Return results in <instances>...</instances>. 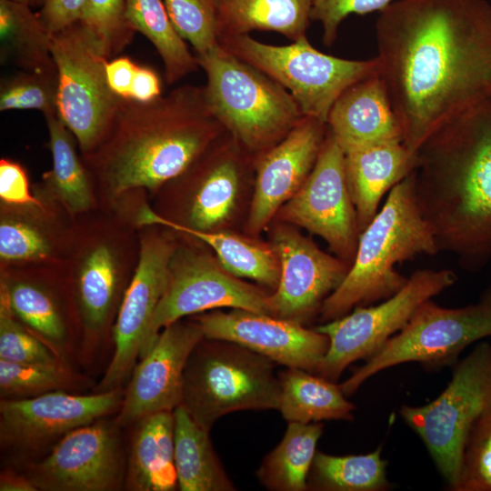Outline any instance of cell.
<instances>
[{
	"label": "cell",
	"mask_w": 491,
	"mask_h": 491,
	"mask_svg": "<svg viewBox=\"0 0 491 491\" xmlns=\"http://www.w3.org/2000/svg\"><path fill=\"white\" fill-rule=\"evenodd\" d=\"M488 336L491 287L478 302L463 307L446 308L429 299L400 331L339 386L349 396L367 379L397 365L416 362L433 369L453 365L466 346Z\"/></svg>",
	"instance_id": "cell-9"
},
{
	"label": "cell",
	"mask_w": 491,
	"mask_h": 491,
	"mask_svg": "<svg viewBox=\"0 0 491 491\" xmlns=\"http://www.w3.org/2000/svg\"><path fill=\"white\" fill-rule=\"evenodd\" d=\"M273 243L281 274L276 291L268 296L272 316L303 324L319 313L350 266L286 227L276 230Z\"/></svg>",
	"instance_id": "cell-19"
},
{
	"label": "cell",
	"mask_w": 491,
	"mask_h": 491,
	"mask_svg": "<svg viewBox=\"0 0 491 491\" xmlns=\"http://www.w3.org/2000/svg\"><path fill=\"white\" fill-rule=\"evenodd\" d=\"M161 95L162 82L158 74L151 67L138 65L129 99L148 102Z\"/></svg>",
	"instance_id": "cell-47"
},
{
	"label": "cell",
	"mask_w": 491,
	"mask_h": 491,
	"mask_svg": "<svg viewBox=\"0 0 491 491\" xmlns=\"http://www.w3.org/2000/svg\"><path fill=\"white\" fill-rule=\"evenodd\" d=\"M439 252L415 194L414 172L396 185L371 222L360 233L353 263L319 311L324 323L357 306L383 301L407 282L396 265Z\"/></svg>",
	"instance_id": "cell-4"
},
{
	"label": "cell",
	"mask_w": 491,
	"mask_h": 491,
	"mask_svg": "<svg viewBox=\"0 0 491 491\" xmlns=\"http://www.w3.org/2000/svg\"><path fill=\"white\" fill-rule=\"evenodd\" d=\"M314 0H216L218 39L252 31L280 34L292 42L306 37Z\"/></svg>",
	"instance_id": "cell-24"
},
{
	"label": "cell",
	"mask_w": 491,
	"mask_h": 491,
	"mask_svg": "<svg viewBox=\"0 0 491 491\" xmlns=\"http://www.w3.org/2000/svg\"><path fill=\"white\" fill-rule=\"evenodd\" d=\"M141 225L158 224L195 236L216 254L221 266L235 277L255 280L276 288L281 274L276 253L226 233H212L166 220L147 207L138 215Z\"/></svg>",
	"instance_id": "cell-27"
},
{
	"label": "cell",
	"mask_w": 491,
	"mask_h": 491,
	"mask_svg": "<svg viewBox=\"0 0 491 491\" xmlns=\"http://www.w3.org/2000/svg\"><path fill=\"white\" fill-rule=\"evenodd\" d=\"M268 296L207 258L184 257L173 268L170 266L168 285L151 321L142 356L152 347L162 328L188 315L231 307L272 316Z\"/></svg>",
	"instance_id": "cell-14"
},
{
	"label": "cell",
	"mask_w": 491,
	"mask_h": 491,
	"mask_svg": "<svg viewBox=\"0 0 491 491\" xmlns=\"http://www.w3.org/2000/svg\"><path fill=\"white\" fill-rule=\"evenodd\" d=\"M85 5V0H46L36 13L53 35L80 21Z\"/></svg>",
	"instance_id": "cell-45"
},
{
	"label": "cell",
	"mask_w": 491,
	"mask_h": 491,
	"mask_svg": "<svg viewBox=\"0 0 491 491\" xmlns=\"http://www.w3.org/2000/svg\"><path fill=\"white\" fill-rule=\"evenodd\" d=\"M30 477L38 489L108 491L122 479V458L116 429L101 419L75 428L33 466Z\"/></svg>",
	"instance_id": "cell-17"
},
{
	"label": "cell",
	"mask_w": 491,
	"mask_h": 491,
	"mask_svg": "<svg viewBox=\"0 0 491 491\" xmlns=\"http://www.w3.org/2000/svg\"><path fill=\"white\" fill-rule=\"evenodd\" d=\"M415 194L439 251L463 269L491 259V98L434 132L416 151Z\"/></svg>",
	"instance_id": "cell-2"
},
{
	"label": "cell",
	"mask_w": 491,
	"mask_h": 491,
	"mask_svg": "<svg viewBox=\"0 0 491 491\" xmlns=\"http://www.w3.org/2000/svg\"><path fill=\"white\" fill-rule=\"evenodd\" d=\"M125 18L157 51L165 80L173 85L199 67L195 55L174 26L163 0H126Z\"/></svg>",
	"instance_id": "cell-30"
},
{
	"label": "cell",
	"mask_w": 491,
	"mask_h": 491,
	"mask_svg": "<svg viewBox=\"0 0 491 491\" xmlns=\"http://www.w3.org/2000/svg\"><path fill=\"white\" fill-rule=\"evenodd\" d=\"M116 269L108 247L101 246L85 258L77 283V297L85 329L97 335L107 321L116 292Z\"/></svg>",
	"instance_id": "cell-34"
},
{
	"label": "cell",
	"mask_w": 491,
	"mask_h": 491,
	"mask_svg": "<svg viewBox=\"0 0 491 491\" xmlns=\"http://www.w3.org/2000/svg\"><path fill=\"white\" fill-rule=\"evenodd\" d=\"M57 71L18 72L0 83V110H37L45 117L58 114Z\"/></svg>",
	"instance_id": "cell-36"
},
{
	"label": "cell",
	"mask_w": 491,
	"mask_h": 491,
	"mask_svg": "<svg viewBox=\"0 0 491 491\" xmlns=\"http://www.w3.org/2000/svg\"><path fill=\"white\" fill-rule=\"evenodd\" d=\"M278 409L287 423H316L326 420H354L356 406L336 382L296 367L278 374Z\"/></svg>",
	"instance_id": "cell-25"
},
{
	"label": "cell",
	"mask_w": 491,
	"mask_h": 491,
	"mask_svg": "<svg viewBox=\"0 0 491 491\" xmlns=\"http://www.w3.org/2000/svg\"><path fill=\"white\" fill-rule=\"evenodd\" d=\"M138 65L127 56H117L106 64V77L111 89L120 97L129 99Z\"/></svg>",
	"instance_id": "cell-46"
},
{
	"label": "cell",
	"mask_w": 491,
	"mask_h": 491,
	"mask_svg": "<svg viewBox=\"0 0 491 491\" xmlns=\"http://www.w3.org/2000/svg\"><path fill=\"white\" fill-rule=\"evenodd\" d=\"M326 125L344 152L375 143L403 141L400 125L378 73L345 90L333 105Z\"/></svg>",
	"instance_id": "cell-21"
},
{
	"label": "cell",
	"mask_w": 491,
	"mask_h": 491,
	"mask_svg": "<svg viewBox=\"0 0 491 491\" xmlns=\"http://www.w3.org/2000/svg\"><path fill=\"white\" fill-rule=\"evenodd\" d=\"M45 118L53 168L45 175L63 203L74 213L87 210L92 195L85 170L79 160L72 137L58 114Z\"/></svg>",
	"instance_id": "cell-33"
},
{
	"label": "cell",
	"mask_w": 491,
	"mask_h": 491,
	"mask_svg": "<svg viewBox=\"0 0 491 491\" xmlns=\"http://www.w3.org/2000/svg\"><path fill=\"white\" fill-rule=\"evenodd\" d=\"M326 123L304 116L276 145L256 163L255 194L248 229L258 233L312 171L326 137Z\"/></svg>",
	"instance_id": "cell-20"
},
{
	"label": "cell",
	"mask_w": 491,
	"mask_h": 491,
	"mask_svg": "<svg viewBox=\"0 0 491 491\" xmlns=\"http://www.w3.org/2000/svg\"><path fill=\"white\" fill-rule=\"evenodd\" d=\"M0 197L9 204L41 205L30 194L25 169L18 163L5 158L0 161Z\"/></svg>",
	"instance_id": "cell-44"
},
{
	"label": "cell",
	"mask_w": 491,
	"mask_h": 491,
	"mask_svg": "<svg viewBox=\"0 0 491 491\" xmlns=\"http://www.w3.org/2000/svg\"><path fill=\"white\" fill-rule=\"evenodd\" d=\"M67 379L63 366L19 364L0 359L2 399H22L59 390Z\"/></svg>",
	"instance_id": "cell-40"
},
{
	"label": "cell",
	"mask_w": 491,
	"mask_h": 491,
	"mask_svg": "<svg viewBox=\"0 0 491 491\" xmlns=\"http://www.w3.org/2000/svg\"><path fill=\"white\" fill-rule=\"evenodd\" d=\"M205 338L226 340L260 354L277 365L317 374L328 337L301 323L271 315L232 308L196 317Z\"/></svg>",
	"instance_id": "cell-15"
},
{
	"label": "cell",
	"mask_w": 491,
	"mask_h": 491,
	"mask_svg": "<svg viewBox=\"0 0 491 491\" xmlns=\"http://www.w3.org/2000/svg\"><path fill=\"white\" fill-rule=\"evenodd\" d=\"M175 464L180 491H235L209 431L179 405L175 410Z\"/></svg>",
	"instance_id": "cell-26"
},
{
	"label": "cell",
	"mask_w": 491,
	"mask_h": 491,
	"mask_svg": "<svg viewBox=\"0 0 491 491\" xmlns=\"http://www.w3.org/2000/svg\"><path fill=\"white\" fill-rule=\"evenodd\" d=\"M381 446L365 455L334 456L316 451L307 477V490L384 491L390 484Z\"/></svg>",
	"instance_id": "cell-32"
},
{
	"label": "cell",
	"mask_w": 491,
	"mask_h": 491,
	"mask_svg": "<svg viewBox=\"0 0 491 491\" xmlns=\"http://www.w3.org/2000/svg\"><path fill=\"white\" fill-rule=\"evenodd\" d=\"M417 161V153L401 140L366 145L345 152L346 181L360 233L377 214L384 195L412 174Z\"/></svg>",
	"instance_id": "cell-22"
},
{
	"label": "cell",
	"mask_w": 491,
	"mask_h": 491,
	"mask_svg": "<svg viewBox=\"0 0 491 491\" xmlns=\"http://www.w3.org/2000/svg\"><path fill=\"white\" fill-rule=\"evenodd\" d=\"M195 56L212 113L239 146L256 154V163L304 117L283 85L219 44Z\"/></svg>",
	"instance_id": "cell-5"
},
{
	"label": "cell",
	"mask_w": 491,
	"mask_h": 491,
	"mask_svg": "<svg viewBox=\"0 0 491 491\" xmlns=\"http://www.w3.org/2000/svg\"><path fill=\"white\" fill-rule=\"evenodd\" d=\"M1 491H36L35 482L25 476L12 471H4L0 476Z\"/></svg>",
	"instance_id": "cell-48"
},
{
	"label": "cell",
	"mask_w": 491,
	"mask_h": 491,
	"mask_svg": "<svg viewBox=\"0 0 491 491\" xmlns=\"http://www.w3.org/2000/svg\"><path fill=\"white\" fill-rule=\"evenodd\" d=\"M203 338L196 322L178 320L159 333L132 371L116 426L135 424L145 416L174 411L181 405L184 370L192 350Z\"/></svg>",
	"instance_id": "cell-18"
},
{
	"label": "cell",
	"mask_w": 491,
	"mask_h": 491,
	"mask_svg": "<svg viewBox=\"0 0 491 491\" xmlns=\"http://www.w3.org/2000/svg\"><path fill=\"white\" fill-rule=\"evenodd\" d=\"M126 467V486L135 491L178 487L175 464V415L162 411L135 423Z\"/></svg>",
	"instance_id": "cell-23"
},
{
	"label": "cell",
	"mask_w": 491,
	"mask_h": 491,
	"mask_svg": "<svg viewBox=\"0 0 491 491\" xmlns=\"http://www.w3.org/2000/svg\"><path fill=\"white\" fill-rule=\"evenodd\" d=\"M0 359L29 365L63 366L59 356L17 321L8 298L5 282L0 289Z\"/></svg>",
	"instance_id": "cell-37"
},
{
	"label": "cell",
	"mask_w": 491,
	"mask_h": 491,
	"mask_svg": "<svg viewBox=\"0 0 491 491\" xmlns=\"http://www.w3.org/2000/svg\"><path fill=\"white\" fill-rule=\"evenodd\" d=\"M120 388L93 395L61 390L0 402L1 442L17 448H34L64 436L120 409Z\"/></svg>",
	"instance_id": "cell-16"
},
{
	"label": "cell",
	"mask_w": 491,
	"mask_h": 491,
	"mask_svg": "<svg viewBox=\"0 0 491 491\" xmlns=\"http://www.w3.org/2000/svg\"><path fill=\"white\" fill-rule=\"evenodd\" d=\"M45 238L32 226L15 221L0 225V256L4 260L37 259L47 256Z\"/></svg>",
	"instance_id": "cell-43"
},
{
	"label": "cell",
	"mask_w": 491,
	"mask_h": 491,
	"mask_svg": "<svg viewBox=\"0 0 491 491\" xmlns=\"http://www.w3.org/2000/svg\"><path fill=\"white\" fill-rule=\"evenodd\" d=\"M22 4H25L32 8L42 7L46 0H14Z\"/></svg>",
	"instance_id": "cell-49"
},
{
	"label": "cell",
	"mask_w": 491,
	"mask_h": 491,
	"mask_svg": "<svg viewBox=\"0 0 491 491\" xmlns=\"http://www.w3.org/2000/svg\"><path fill=\"white\" fill-rule=\"evenodd\" d=\"M396 0H314L311 20L322 26L323 43L332 45L342 22L350 15L379 13Z\"/></svg>",
	"instance_id": "cell-42"
},
{
	"label": "cell",
	"mask_w": 491,
	"mask_h": 491,
	"mask_svg": "<svg viewBox=\"0 0 491 491\" xmlns=\"http://www.w3.org/2000/svg\"><path fill=\"white\" fill-rule=\"evenodd\" d=\"M225 133L204 85L187 84L148 102L122 98L107 131L85 155L120 195L181 175Z\"/></svg>",
	"instance_id": "cell-3"
},
{
	"label": "cell",
	"mask_w": 491,
	"mask_h": 491,
	"mask_svg": "<svg viewBox=\"0 0 491 491\" xmlns=\"http://www.w3.org/2000/svg\"><path fill=\"white\" fill-rule=\"evenodd\" d=\"M324 425L288 423L280 443L256 472L259 483L271 491H306L307 477Z\"/></svg>",
	"instance_id": "cell-29"
},
{
	"label": "cell",
	"mask_w": 491,
	"mask_h": 491,
	"mask_svg": "<svg viewBox=\"0 0 491 491\" xmlns=\"http://www.w3.org/2000/svg\"><path fill=\"white\" fill-rule=\"evenodd\" d=\"M126 0H85L81 21L95 35L106 56L120 54L135 31L125 18Z\"/></svg>",
	"instance_id": "cell-39"
},
{
	"label": "cell",
	"mask_w": 491,
	"mask_h": 491,
	"mask_svg": "<svg viewBox=\"0 0 491 491\" xmlns=\"http://www.w3.org/2000/svg\"><path fill=\"white\" fill-rule=\"evenodd\" d=\"M51 34L32 7L0 0V61L19 70L54 72Z\"/></svg>",
	"instance_id": "cell-28"
},
{
	"label": "cell",
	"mask_w": 491,
	"mask_h": 491,
	"mask_svg": "<svg viewBox=\"0 0 491 491\" xmlns=\"http://www.w3.org/2000/svg\"><path fill=\"white\" fill-rule=\"evenodd\" d=\"M375 28L378 74L411 151L491 98L487 0H396Z\"/></svg>",
	"instance_id": "cell-1"
},
{
	"label": "cell",
	"mask_w": 491,
	"mask_h": 491,
	"mask_svg": "<svg viewBox=\"0 0 491 491\" xmlns=\"http://www.w3.org/2000/svg\"><path fill=\"white\" fill-rule=\"evenodd\" d=\"M218 44L283 85L304 116L325 123L343 92L379 68L376 56L366 60L336 57L315 48L307 37L276 45L240 35L220 37Z\"/></svg>",
	"instance_id": "cell-7"
},
{
	"label": "cell",
	"mask_w": 491,
	"mask_h": 491,
	"mask_svg": "<svg viewBox=\"0 0 491 491\" xmlns=\"http://www.w3.org/2000/svg\"><path fill=\"white\" fill-rule=\"evenodd\" d=\"M453 491H491V412L476 422L467 436Z\"/></svg>",
	"instance_id": "cell-41"
},
{
	"label": "cell",
	"mask_w": 491,
	"mask_h": 491,
	"mask_svg": "<svg viewBox=\"0 0 491 491\" xmlns=\"http://www.w3.org/2000/svg\"><path fill=\"white\" fill-rule=\"evenodd\" d=\"M276 365L238 344L204 337L187 359L181 405L207 431L235 411L278 409Z\"/></svg>",
	"instance_id": "cell-6"
},
{
	"label": "cell",
	"mask_w": 491,
	"mask_h": 491,
	"mask_svg": "<svg viewBox=\"0 0 491 491\" xmlns=\"http://www.w3.org/2000/svg\"><path fill=\"white\" fill-rule=\"evenodd\" d=\"M232 137V136H231ZM237 145L232 137L230 146L212 155L203 168V176L195 197L190 221L192 227L212 229L231 214L240 181V161L234 150Z\"/></svg>",
	"instance_id": "cell-31"
},
{
	"label": "cell",
	"mask_w": 491,
	"mask_h": 491,
	"mask_svg": "<svg viewBox=\"0 0 491 491\" xmlns=\"http://www.w3.org/2000/svg\"><path fill=\"white\" fill-rule=\"evenodd\" d=\"M280 215L319 235L342 260L353 263L360 232L346 181L345 152L329 129L312 171Z\"/></svg>",
	"instance_id": "cell-12"
},
{
	"label": "cell",
	"mask_w": 491,
	"mask_h": 491,
	"mask_svg": "<svg viewBox=\"0 0 491 491\" xmlns=\"http://www.w3.org/2000/svg\"><path fill=\"white\" fill-rule=\"evenodd\" d=\"M58 115L86 154L102 139L122 101L106 77L109 58L80 20L51 35Z\"/></svg>",
	"instance_id": "cell-10"
},
{
	"label": "cell",
	"mask_w": 491,
	"mask_h": 491,
	"mask_svg": "<svg viewBox=\"0 0 491 491\" xmlns=\"http://www.w3.org/2000/svg\"><path fill=\"white\" fill-rule=\"evenodd\" d=\"M489 412L491 345L485 342L454 364L452 378L436 398L418 406L404 405L399 410L426 446L450 490L457 483L467 436Z\"/></svg>",
	"instance_id": "cell-8"
},
{
	"label": "cell",
	"mask_w": 491,
	"mask_h": 491,
	"mask_svg": "<svg viewBox=\"0 0 491 491\" xmlns=\"http://www.w3.org/2000/svg\"><path fill=\"white\" fill-rule=\"evenodd\" d=\"M172 256L167 242L157 238L143 241L136 270L114 326L115 352L97 393L119 388L144 354L151 321L168 285Z\"/></svg>",
	"instance_id": "cell-13"
},
{
	"label": "cell",
	"mask_w": 491,
	"mask_h": 491,
	"mask_svg": "<svg viewBox=\"0 0 491 491\" xmlns=\"http://www.w3.org/2000/svg\"><path fill=\"white\" fill-rule=\"evenodd\" d=\"M178 34L202 55L218 45L216 0H163Z\"/></svg>",
	"instance_id": "cell-38"
},
{
	"label": "cell",
	"mask_w": 491,
	"mask_h": 491,
	"mask_svg": "<svg viewBox=\"0 0 491 491\" xmlns=\"http://www.w3.org/2000/svg\"><path fill=\"white\" fill-rule=\"evenodd\" d=\"M449 269H419L395 295L376 306H357L337 319L315 327L329 339L316 375L336 382L352 363L376 354L409 321L426 301L454 285Z\"/></svg>",
	"instance_id": "cell-11"
},
{
	"label": "cell",
	"mask_w": 491,
	"mask_h": 491,
	"mask_svg": "<svg viewBox=\"0 0 491 491\" xmlns=\"http://www.w3.org/2000/svg\"><path fill=\"white\" fill-rule=\"evenodd\" d=\"M10 307L16 318L57 355L65 339V327L53 298L41 287L25 282H5Z\"/></svg>",
	"instance_id": "cell-35"
}]
</instances>
